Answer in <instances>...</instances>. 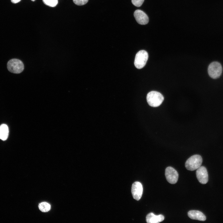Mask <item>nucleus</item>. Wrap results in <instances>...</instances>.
<instances>
[{
    "instance_id": "10",
    "label": "nucleus",
    "mask_w": 223,
    "mask_h": 223,
    "mask_svg": "<svg viewBox=\"0 0 223 223\" xmlns=\"http://www.w3.org/2000/svg\"><path fill=\"white\" fill-rule=\"evenodd\" d=\"M188 216L191 219L204 221L206 220L205 216L201 212L195 210L189 211Z\"/></svg>"
},
{
    "instance_id": "16",
    "label": "nucleus",
    "mask_w": 223,
    "mask_h": 223,
    "mask_svg": "<svg viewBox=\"0 0 223 223\" xmlns=\"http://www.w3.org/2000/svg\"><path fill=\"white\" fill-rule=\"evenodd\" d=\"M74 3L78 6H81L86 4L88 0H73Z\"/></svg>"
},
{
    "instance_id": "13",
    "label": "nucleus",
    "mask_w": 223,
    "mask_h": 223,
    "mask_svg": "<svg viewBox=\"0 0 223 223\" xmlns=\"http://www.w3.org/2000/svg\"><path fill=\"white\" fill-rule=\"evenodd\" d=\"M39 209L42 212H46L49 211L50 208V205L45 202L40 203L38 206Z\"/></svg>"
},
{
    "instance_id": "18",
    "label": "nucleus",
    "mask_w": 223,
    "mask_h": 223,
    "mask_svg": "<svg viewBox=\"0 0 223 223\" xmlns=\"http://www.w3.org/2000/svg\"><path fill=\"white\" fill-rule=\"evenodd\" d=\"M32 0V1H34L35 0Z\"/></svg>"
},
{
    "instance_id": "4",
    "label": "nucleus",
    "mask_w": 223,
    "mask_h": 223,
    "mask_svg": "<svg viewBox=\"0 0 223 223\" xmlns=\"http://www.w3.org/2000/svg\"><path fill=\"white\" fill-rule=\"evenodd\" d=\"M148 58L147 52L145 50H141L136 54L134 64L138 69L143 68L146 65Z\"/></svg>"
},
{
    "instance_id": "15",
    "label": "nucleus",
    "mask_w": 223,
    "mask_h": 223,
    "mask_svg": "<svg viewBox=\"0 0 223 223\" xmlns=\"http://www.w3.org/2000/svg\"><path fill=\"white\" fill-rule=\"evenodd\" d=\"M144 0H131L133 4L137 7H140L142 6Z\"/></svg>"
},
{
    "instance_id": "1",
    "label": "nucleus",
    "mask_w": 223,
    "mask_h": 223,
    "mask_svg": "<svg viewBox=\"0 0 223 223\" xmlns=\"http://www.w3.org/2000/svg\"><path fill=\"white\" fill-rule=\"evenodd\" d=\"M146 100L150 106L156 107L161 104L164 100V97L160 92L153 91L148 93Z\"/></svg>"
},
{
    "instance_id": "12",
    "label": "nucleus",
    "mask_w": 223,
    "mask_h": 223,
    "mask_svg": "<svg viewBox=\"0 0 223 223\" xmlns=\"http://www.w3.org/2000/svg\"><path fill=\"white\" fill-rule=\"evenodd\" d=\"M9 129L7 126L5 124H2L0 126V139L5 141L8 137Z\"/></svg>"
},
{
    "instance_id": "11",
    "label": "nucleus",
    "mask_w": 223,
    "mask_h": 223,
    "mask_svg": "<svg viewBox=\"0 0 223 223\" xmlns=\"http://www.w3.org/2000/svg\"><path fill=\"white\" fill-rule=\"evenodd\" d=\"M164 219L162 215H155L153 213L148 214L146 217V221L148 223H158L162 221Z\"/></svg>"
},
{
    "instance_id": "7",
    "label": "nucleus",
    "mask_w": 223,
    "mask_h": 223,
    "mask_svg": "<svg viewBox=\"0 0 223 223\" xmlns=\"http://www.w3.org/2000/svg\"><path fill=\"white\" fill-rule=\"evenodd\" d=\"M197 178L199 182L202 184H205L208 181V175L206 168L203 166H200L196 171Z\"/></svg>"
},
{
    "instance_id": "8",
    "label": "nucleus",
    "mask_w": 223,
    "mask_h": 223,
    "mask_svg": "<svg viewBox=\"0 0 223 223\" xmlns=\"http://www.w3.org/2000/svg\"><path fill=\"white\" fill-rule=\"evenodd\" d=\"M131 192L133 198L137 200H139L141 199L143 192L142 184L138 181L134 182L132 185Z\"/></svg>"
},
{
    "instance_id": "17",
    "label": "nucleus",
    "mask_w": 223,
    "mask_h": 223,
    "mask_svg": "<svg viewBox=\"0 0 223 223\" xmlns=\"http://www.w3.org/2000/svg\"><path fill=\"white\" fill-rule=\"evenodd\" d=\"M21 0H11L12 2L16 3L19 2Z\"/></svg>"
},
{
    "instance_id": "2",
    "label": "nucleus",
    "mask_w": 223,
    "mask_h": 223,
    "mask_svg": "<svg viewBox=\"0 0 223 223\" xmlns=\"http://www.w3.org/2000/svg\"><path fill=\"white\" fill-rule=\"evenodd\" d=\"M202 161V158L200 155H193L188 159L186 161L185 167L187 170L190 171L195 170L201 166Z\"/></svg>"
},
{
    "instance_id": "6",
    "label": "nucleus",
    "mask_w": 223,
    "mask_h": 223,
    "mask_svg": "<svg viewBox=\"0 0 223 223\" xmlns=\"http://www.w3.org/2000/svg\"><path fill=\"white\" fill-rule=\"evenodd\" d=\"M165 176L167 181L170 184H174L177 183L178 178V174L177 171L171 167H168L165 170Z\"/></svg>"
},
{
    "instance_id": "9",
    "label": "nucleus",
    "mask_w": 223,
    "mask_h": 223,
    "mask_svg": "<svg viewBox=\"0 0 223 223\" xmlns=\"http://www.w3.org/2000/svg\"><path fill=\"white\" fill-rule=\"evenodd\" d=\"M134 16L137 22L139 24L145 25L149 22V18L143 11L137 10L134 13Z\"/></svg>"
},
{
    "instance_id": "3",
    "label": "nucleus",
    "mask_w": 223,
    "mask_h": 223,
    "mask_svg": "<svg viewBox=\"0 0 223 223\" xmlns=\"http://www.w3.org/2000/svg\"><path fill=\"white\" fill-rule=\"evenodd\" d=\"M7 68L11 72L19 74L23 71L24 66L22 62L17 59H13L9 60L7 63Z\"/></svg>"
},
{
    "instance_id": "14",
    "label": "nucleus",
    "mask_w": 223,
    "mask_h": 223,
    "mask_svg": "<svg viewBox=\"0 0 223 223\" xmlns=\"http://www.w3.org/2000/svg\"><path fill=\"white\" fill-rule=\"evenodd\" d=\"M46 5L51 7H55L58 3V0H43Z\"/></svg>"
},
{
    "instance_id": "5",
    "label": "nucleus",
    "mask_w": 223,
    "mask_h": 223,
    "mask_svg": "<svg viewBox=\"0 0 223 223\" xmlns=\"http://www.w3.org/2000/svg\"><path fill=\"white\" fill-rule=\"evenodd\" d=\"M222 70V66L220 63L217 62H213L208 66V73L212 78H217L220 76Z\"/></svg>"
}]
</instances>
